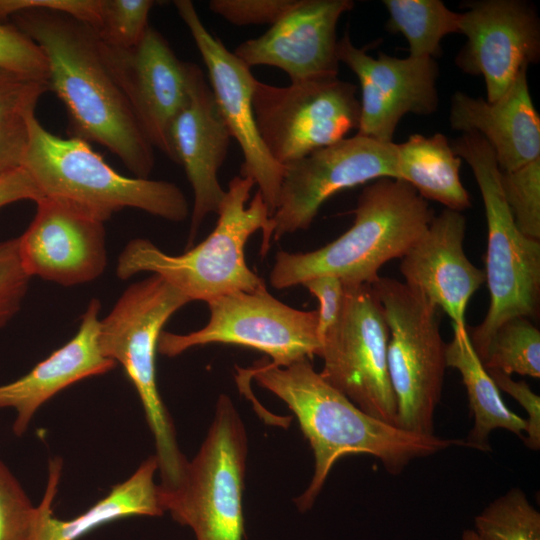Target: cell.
Here are the masks:
<instances>
[{"instance_id":"10","label":"cell","mask_w":540,"mask_h":540,"mask_svg":"<svg viewBox=\"0 0 540 540\" xmlns=\"http://www.w3.org/2000/svg\"><path fill=\"white\" fill-rule=\"evenodd\" d=\"M208 323L187 334L162 331L158 352L175 357L196 346L233 344L265 353L273 365L285 367L319 356L317 310L290 307L272 296L266 284L253 291H237L207 302Z\"/></svg>"},{"instance_id":"12","label":"cell","mask_w":540,"mask_h":540,"mask_svg":"<svg viewBox=\"0 0 540 540\" xmlns=\"http://www.w3.org/2000/svg\"><path fill=\"white\" fill-rule=\"evenodd\" d=\"M357 87L338 77L291 83L256 81L253 109L261 139L282 166L332 145L358 129Z\"/></svg>"},{"instance_id":"16","label":"cell","mask_w":540,"mask_h":540,"mask_svg":"<svg viewBox=\"0 0 540 540\" xmlns=\"http://www.w3.org/2000/svg\"><path fill=\"white\" fill-rule=\"evenodd\" d=\"M460 33L467 41L455 58L463 72L484 78L487 101H497L524 67L540 56L536 12L518 0H480L461 5Z\"/></svg>"},{"instance_id":"38","label":"cell","mask_w":540,"mask_h":540,"mask_svg":"<svg viewBox=\"0 0 540 540\" xmlns=\"http://www.w3.org/2000/svg\"><path fill=\"white\" fill-rule=\"evenodd\" d=\"M499 390L514 398L526 411V437H523L527 448H540V397L532 391L525 381L513 380L511 375L498 370H487Z\"/></svg>"},{"instance_id":"40","label":"cell","mask_w":540,"mask_h":540,"mask_svg":"<svg viewBox=\"0 0 540 540\" xmlns=\"http://www.w3.org/2000/svg\"><path fill=\"white\" fill-rule=\"evenodd\" d=\"M27 143L26 118L0 123V178L22 166Z\"/></svg>"},{"instance_id":"42","label":"cell","mask_w":540,"mask_h":540,"mask_svg":"<svg viewBox=\"0 0 540 540\" xmlns=\"http://www.w3.org/2000/svg\"><path fill=\"white\" fill-rule=\"evenodd\" d=\"M461 540H481L472 529H466L462 533Z\"/></svg>"},{"instance_id":"8","label":"cell","mask_w":540,"mask_h":540,"mask_svg":"<svg viewBox=\"0 0 540 540\" xmlns=\"http://www.w3.org/2000/svg\"><path fill=\"white\" fill-rule=\"evenodd\" d=\"M248 439L232 400L221 394L198 452L179 487L162 494L165 512L189 527L195 540H243L242 497Z\"/></svg>"},{"instance_id":"28","label":"cell","mask_w":540,"mask_h":540,"mask_svg":"<svg viewBox=\"0 0 540 540\" xmlns=\"http://www.w3.org/2000/svg\"><path fill=\"white\" fill-rule=\"evenodd\" d=\"M486 370L540 377V331L526 317L502 323L480 359Z\"/></svg>"},{"instance_id":"39","label":"cell","mask_w":540,"mask_h":540,"mask_svg":"<svg viewBox=\"0 0 540 540\" xmlns=\"http://www.w3.org/2000/svg\"><path fill=\"white\" fill-rule=\"evenodd\" d=\"M319 302L318 334L323 335L337 322L344 302L345 287L341 279L332 275L310 278L302 284Z\"/></svg>"},{"instance_id":"15","label":"cell","mask_w":540,"mask_h":540,"mask_svg":"<svg viewBox=\"0 0 540 540\" xmlns=\"http://www.w3.org/2000/svg\"><path fill=\"white\" fill-rule=\"evenodd\" d=\"M98 40L103 58L145 136L176 163L171 127L189 98L191 62L181 61L164 36L151 26L131 48Z\"/></svg>"},{"instance_id":"34","label":"cell","mask_w":540,"mask_h":540,"mask_svg":"<svg viewBox=\"0 0 540 540\" xmlns=\"http://www.w3.org/2000/svg\"><path fill=\"white\" fill-rule=\"evenodd\" d=\"M47 81L0 68V123L25 119L35 113Z\"/></svg>"},{"instance_id":"5","label":"cell","mask_w":540,"mask_h":540,"mask_svg":"<svg viewBox=\"0 0 540 540\" xmlns=\"http://www.w3.org/2000/svg\"><path fill=\"white\" fill-rule=\"evenodd\" d=\"M26 123L28 143L21 167L42 197L68 203L103 223L124 208L172 222L189 216L187 199L176 184L118 173L89 142L51 133L35 113Z\"/></svg>"},{"instance_id":"26","label":"cell","mask_w":540,"mask_h":540,"mask_svg":"<svg viewBox=\"0 0 540 540\" xmlns=\"http://www.w3.org/2000/svg\"><path fill=\"white\" fill-rule=\"evenodd\" d=\"M397 149L398 179L410 184L424 199L439 202L447 209L462 212L471 207L459 175L462 159L443 134H412L397 144Z\"/></svg>"},{"instance_id":"3","label":"cell","mask_w":540,"mask_h":540,"mask_svg":"<svg viewBox=\"0 0 540 540\" xmlns=\"http://www.w3.org/2000/svg\"><path fill=\"white\" fill-rule=\"evenodd\" d=\"M254 181L235 176L218 210L213 231L201 243L180 255H169L145 238L129 241L118 257L119 279L150 272L177 288L190 301L209 302L237 291H253L265 284L246 264L245 246L252 234L262 232L261 256L270 249L274 222L257 190L247 204Z\"/></svg>"},{"instance_id":"18","label":"cell","mask_w":540,"mask_h":540,"mask_svg":"<svg viewBox=\"0 0 540 540\" xmlns=\"http://www.w3.org/2000/svg\"><path fill=\"white\" fill-rule=\"evenodd\" d=\"M36 204L18 237L26 273L66 287L101 276L107 265L104 223L59 200L42 197Z\"/></svg>"},{"instance_id":"25","label":"cell","mask_w":540,"mask_h":540,"mask_svg":"<svg viewBox=\"0 0 540 540\" xmlns=\"http://www.w3.org/2000/svg\"><path fill=\"white\" fill-rule=\"evenodd\" d=\"M453 333L446 348V363L459 371L474 417V425L460 445L488 451L489 436L495 429H505L523 438L526 419L503 402L500 390L473 349L467 329L453 328Z\"/></svg>"},{"instance_id":"29","label":"cell","mask_w":540,"mask_h":540,"mask_svg":"<svg viewBox=\"0 0 540 540\" xmlns=\"http://www.w3.org/2000/svg\"><path fill=\"white\" fill-rule=\"evenodd\" d=\"M481 540H540V513L520 488L496 498L474 520Z\"/></svg>"},{"instance_id":"36","label":"cell","mask_w":540,"mask_h":540,"mask_svg":"<svg viewBox=\"0 0 540 540\" xmlns=\"http://www.w3.org/2000/svg\"><path fill=\"white\" fill-rule=\"evenodd\" d=\"M295 0H211L209 9L236 26L274 24Z\"/></svg>"},{"instance_id":"7","label":"cell","mask_w":540,"mask_h":540,"mask_svg":"<svg viewBox=\"0 0 540 540\" xmlns=\"http://www.w3.org/2000/svg\"><path fill=\"white\" fill-rule=\"evenodd\" d=\"M454 153L471 168L487 222L485 282L490 303L484 320L469 335L479 359L497 328L514 317L537 315L540 303V241L517 228L502 192L495 153L474 131L453 140Z\"/></svg>"},{"instance_id":"22","label":"cell","mask_w":540,"mask_h":540,"mask_svg":"<svg viewBox=\"0 0 540 540\" xmlns=\"http://www.w3.org/2000/svg\"><path fill=\"white\" fill-rule=\"evenodd\" d=\"M101 303L90 300L75 336L19 379L0 385V409L12 408L13 433L20 437L39 408L70 385L105 374L117 364L105 357L99 345Z\"/></svg>"},{"instance_id":"14","label":"cell","mask_w":540,"mask_h":540,"mask_svg":"<svg viewBox=\"0 0 540 540\" xmlns=\"http://www.w3.org/2000/svg\"><path fill=\"white\" fill-rule=\"evenodd\" d=\"M173 4L203 59L209 85L231 138L241 148L244 159L241 176L249 177L258 186L272 216L284 166L269 154L257 128L253 109L257 79L250 67L208 31L192 1L175 0Z\"/></svg>"},{"instance_id":"19","label":"cell","mask_w":540,"mask_h":540,"mask_svg":"<svg viewBox=\"0 0 540 540\" xmlns=\"http://www.w3.org/2000/svg\"><path fill=\"white\" fill-rule=\"evenodd\" d=\"M353 7L351 0H295L265 33L233 53L250 68L281 69L291 83L338 77L337 24Z\"/></svg>"},{"instance_id":"2","label":"cell","mask_w":540,"mask_h":540,"mask_svg":"<svg viewBox=\"0 0 540 540\" xmlns=\"http://www.w3.org/2000/svg\"><path fill=\"white\" fill-rule=\"evenodd\" d=\"M247 371L287 404L313 450L311 482L295 499L302 512L312 507L332 466L343 456L370 455L389 473L398 474L414 459L460 445V440L413 433L365 413L331 386L308 358L285 367L263 358Z\"/></svg>"},{"instance_id":"37","label":"cell","mask_w":540,"mask_h":540,"mask_svg":"<svg viewBox=\"0 0 540 540\" xmlns=\"http://www.w3.org/2000/svg\"><path fill=\"white\" fill-rule=\"evenodd\" d=\"M101 0H0V21L30 9L62 12L95 29L99 23Z\"/></svg>"},{"instance_id":"20","label":"cell","mask_w":540,"mask_h":540,"mask_svg":"<svg viewBox=\"0 0 540 540\" xmlns=\"http://www.w3.org/2000/svg\"><path fill=\"white\" fill-rule=\"evenodd\" d=\"M465 232L462 212L445 208L434 216L400 264L404 283L444 311L456 329H467V305L485 282V272L465 254Z\"/></svg>"},{"instance_id":"30","label":"cell","mask_w":540,"mask_h":540,"mask_svg":"<svg viewBox=\"0 0 540 540\" xmlns=\"http://www.w3.org/2000/svg\"><path fill=\"white\" fill-rule=\"evenodd\" d=\"M500 183L517 228L540 240V158L514 171L501 172Z\"/></svg>"},{"instance_id":"31","label":"cell","mask_w":540,"mask_h":540,"mask_svg":"<svg viewBox=\"0 0 540 540\" xmlns=\"http://www.w3.org/2000/svg\"><path fill=\"white\" fill-rule=\"evenodd\" d=\"M153 0H101L98 26L94 29L105 43L118 48L137 45L150 26Z\"/></svg>"},{"instance_id":"21","label":"cell","mask_w":540,"mask_h":540,"mask_svg":"<svg viewBox=\"0 0 540 540\" xmlns=\"http://www.w3.org/2000/svg\"><path fill=\"white\" fill-rule=\"evenodd\" d=\"M231 139L203 71L191 63L189 98L171 127L176 163L183 166L194 194L189 246L203 220L218 213L225 196L218 171Z\"/></svg>"},{"instance_id":"4","label":"cell","mask_w":540,"mask_h":540,"mask_svg":"<svg viewBox=\"0 0 540 540\" xmlns=\"http://www.w3.org/2000/svg\"><path fill=\"white\" fill-rule=\"evenodd\" d=\"M353 225L341 236L310 252L279 251L270 272L275 289L332 275L344 285L373 284L380 268L402 258L435 214L428 201L407 182L379 178L364 187L353 210Z\"/></svg>"},{"instance_id":"41","label":"cell","mask_w":540,"mask_h":540,"mask_svg":"<svg viewBox=\"0 0 540 540\" xmlns=\"http://www.w3.org/2000/svg\"><path fill=\"white\" fill-rule=\"evenodd\" d=\"M41 193L22 167L0 178V209L17 201H38Z\"/></svg>"},{"instance_id":"23","label":"cell","mask_w":540,"mask_h":540,"mask_svg":"<svg viewBox=\"0 0 540 540\" xmlns=\"http://www.w3.org/2000/svg\"><path fill=\"white\" fill-rule=\"evenodd\" d=\"M527 69L520 70L495 102L461 91L451 98V127L481 134L492 147L502 173L540 158V117L530 95Z\"/></svg>"},{"instance_id":"6","label":"cell","mask_w":540,"mask_h":540,"mask_svg":"<svg viewBox=\"0 0 540 540\" xmlns=\"http://www.w3.org/2000/svg\"><path fill=\"white\" fill-rule=\"evenodd\" d=\"M189 302L181 291L152 274L131 284L99 323L103 355L123 367L141 401L155 442L163 493L179 487L188 460L179 448L173 420L159 393L156 354L164 325Z\"/></svg>"},{"instance_id":"32","label":"cell","mask_w":540,"mask_h":540,"mask_svg":"<svg viewBox=\"0 0 540 540\" xmlns=\"http://www.w3.org/2000/svg\"><path fill=\"white\" fill-rule=\"evenodd\" d=\"M35 514L36 506L0 459V540H32Z\"/></svg>"},{"instance_id":"27","label":"cell","mask_w":540,"mask_h":540,"mask_svg":"<svg viewBox=\"0 0 540 540\" xmlns=\"http://www.w3.org/2000/svg\"><path fill=\"white\" fill-rule=\"evenodd\" d=\"M383 5L389 14L386 28L406 38L410 57L434 59L442 53V39L460 33V13L441 0H384Z\"/></svg>"},{"instance_id":"13","label":"cell","mask_w":540,"mask_h":540,"mask_svg":"<svg viewBox=\"0 0 540 540\" xmlns=\"http://www.w3.org/2000/svg\"><path fill=\"white\" fill-rule=\"evenodd\" d=\"M379 178L398 179L397 144L359 134L284 165L273 238L308 229L331 196Z\"/></svg>"},{"instance_id":"24","label":"cell","mask_w":540,"mask_h":540,"mask_svg":"<svg viewBox=\"0 0 540 540\" xmlns=\"http://www.w3.org/2000/svg\"><path fill=\"white\" fill-rule=\"evenodd\" d=\"M48 471L44 496L36 506L32 540H78L115 520L131 516H161L165 513L159 484L154 481L158 472L155 455L144 460L128 479L113 486L104 498L88 510L68 520L55 517L52 509L61 477V459L50 460Z\"/></svg>"},{"instance_id":"11","label":"cell","mask_w":540,"mask_h":540,"mask_svg":"<svg viewBox=\"0 0 540 540\" xmlns=\"http://www.w3.org/2000/svg\"><path fill=\"white\" fill-rule=\"evenodd\" d=\"M344 287L340 316L321 339L319 373L362 411L397 425L387 362L389 329L381 303L372 284Z\"/></svg>"},{"instance_id":"35","label":"cell","mask_w":540,"mask_h":540,"mask_svg":"<svg viewBox=\"0 0 540 540\" xmlns=\"http://www.w3.org/2000/svg\"><path fill=\"white\" fill-rule=\"evenodd\" d=\"M31 277L24 270L18 237L0 242V329L20 310Z\"/></svg>"},{"instance_id":"33","label":"cell","mask_w":540,"mask_h":540,"mask_svg":"<svg viewBox=\"0 0 540 540\" xmlns=\"http://www.w3.org/2000/svg\"><path fill=\"white\" fill-rule=\"evenodd\" d=\"M0 68L48 82L41 48L14 25L0 21Z\"/></svg>"},{"instance_id":"17","label":"cell","mask_w":540,"mask_h":540,"mask_svg":"<svg viewBox=\"0 0 540 540\" xmlns=\"http://www.w3.org/2000/svg\"><path fill=\"white\" fill-rule=\"evenodd\" d=\"M337 56L360 83L357 134L390 143L405 114L427 116L437 110L439 68L433 58H396L382 52L374 58L355 47L348 33L338 40Z\"/></svg>"},{"instance_id":"9","label":"cell","mask_w":540,"mask_h":540,"mask_svg":"<svg viewBox=\"0 0 540 540\" xmlns=\"http://www.w3.org/2000/svg\"><path fill=\"white\" fill-rule=\"evenodd\" d=\"M372 287L389 329L387 362L397 403V425L433 435L447 367L439 309L396 279L379 277Z\"/></svg>"},{"instance_id":"1","label":"cell","mask_w":540,"mask_h":540,"mask_svg":"<svg viewBox=\"0 0 540 540\" xmlns=\"http://www.w3.org/2000/svg\"><path fill=\"white\" fill-rule=\"evenodd\" d=\"M9 19L43 51L49 91L65 105L71 136L102 145L135 177L147 179L155 163L154 147L108 68L96 31L47 9L25 10Z\"/></svg>"}]
</instances>
